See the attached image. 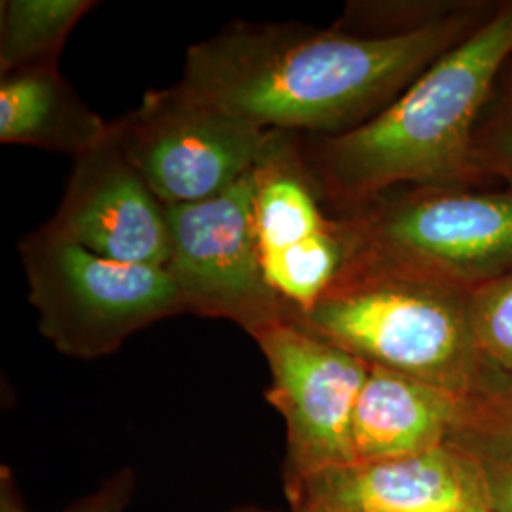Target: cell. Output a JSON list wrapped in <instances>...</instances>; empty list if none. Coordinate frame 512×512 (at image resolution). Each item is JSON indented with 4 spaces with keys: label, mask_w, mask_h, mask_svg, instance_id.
Returning a JSON list of instances; mask_svg holds the SVG:
<instances>
[{
    "label": "cell",
    "mask_w": 512,
    "mask_h": 512,
    "mask_svg": "<svg viewBox=\"0 0 512 512\" xmlns=\"http://www.w3.org/2000/svg\"><path fill=\"white\" fill-rule=\"evenodd\" d=\"M495 6L471 0L452 18L389 37L336 25L234 23L188 50L179 84L266 131L340 135L387 109Z\"/></svg>",
    "instance_id": "obj_1"
},
{
    "label": "cell",
    "mask_w": 512,
    "mask_h": 512,
    "mask_svg": "<svg viewBox=\"0 0 512 512\" xmlns=\"http://www.w3.org/2000/svg\"><path fill=\"white\" fill-rule=\"evenodd\" d=\"M512 57V0L420 74L363 126L300 148L332 215L404 186H492L475 158V133Z\"/></svg>",
    "instance_id": "obj_2"
},
{
    "label": "cell",
    "mask_w": 512,
    "mask_h": 512,
    "mask_svg": "<svg viewBox=\"0 0 512 512\" xmlns=\"http://www.w3.org/2000/svg\"><path fill=\"white\" fill-rule=\"evenodd\" d=\"M289 321L370 366L459 395H480L494 378L476 348L467 291L355 239L329 289Z\"/></svg>",
    "instance_id": "obj_3"
},
{
    "label": "cell",
    "mask_w": 512,
    "mask_h": 512,
    "mask_svg": "<svg viewBox=\"0 0 512 512\" xmlns=\"http://www.w3.org/2000/svg\"><path fill=\"white\" fill-rule=\"evenodd\" d=\"M19 255L38 330L74 359L107 357L135 332L186 313L167 268L95 255L44 228L21 239Z\"/></svg>",
    "instance_id": "obj_4"
},
{
    "label": "cell",
    "mask_w": 512,
    "mask_h": 512,
    "mask_svg": "<svg viewBox=\"0 0 512 512\" xmlns=\"http://www.w3.org/2000/svg\"><path fill=\"white\" fill-rule=\"evenodd\" d=\"M351 236L469 291L512 272V190L404 186L336 215Z\"/></svg>",
    "instance_id": "obj_5"
},
{
    "label": "cell",
    "mask_w": 512,
    "mask_h": 512,
    "mask_svg": "<svg viewBox=\"0 0 512 512\" xmlns=\"http://www.w3.org/2000/svg\"><path fill=\"white\" fill-rule=\"evenodd\" d=\"M129 162L164 207L205 202L251 175L279 131L211 105L175 84L145 95L112 124Z\"/></svg>",
    "instance_id": "obj_6"
},
{
    "label": "cell",
    "mask_w": 512,
    "mask_h": 512,
    "mask_svg": "<svg viewBox=\"0 0 512 512\" xmlns=\"http://www.w3.org/2000/svg\"><path fill=\"white\" fill-rule=\"evenodd\" d=\"M255 173V171H253ZM205 202L165 207L173 275L186 313L226 319L249 336L291 319L262 272L255 228V175Z\"/></svg>",
    "instance_id": "obj_7"
},
{
    "label": "cell",
    "mask_w": 512,
    "mask_h": 512,
    "mask_svg": "<svg viewBox=\"0 0 512 512\" xmlns=\"http://www.w3.org/2000/svg\"><path fill=\"white\" fill-rule=\"evenodd\" d=\"M272 372L264 397L287 425L285 486L353 463L351 429L370 365L294 321L258 332Z\"/></svg>",
    "instance_id": "obj_8"
},
{
    "label": "cell",
    "mask_w": 512,
    "mask_h": 512,
    "mask_svg": "<svg viewBox=\"0 0 512 512\" xmlns=\"http://www.w3.org/2000/svg\"><path fill=\"white\" fill-rule=\"evenodd\" d=\"M253 228L268 285L302 317L340 274L353 251L348 222L329 215L298 133H277L256 165Z\"/></svg>",
    "instance_id": "obj_9"
},
{
    "label": "cell",
    "mask_w": 512,
    "mask_h": 512,
    "mask_svg": "<svg viewBox=\"0 0 512 512\" xmlns=\"http://www.w3.org/2000/svg\"><path fill=\"white\" fill-rule=\"evenodd\" d=\"M42 228L120 262L167 268L171 260L165 207L112 131L105 143L74 160L65 196Z\"/></svg>",
    "instance_id": "obj_10"
},
{
    "label": "cell",
    "mask_w": 512,
    "mask_h": 512,
    "mask_svg": "<svg viewBox=\"0 0 512 512\" xmlns=\"http://www.w3.org/2000/svg\"><path fill=\"white\" fill-rule=\"evenodd\" d=\"M285 492L291 512H490L480 463L459 442L330 469Z\"/></svg>",
    "instance_id": "obj_11"
},
{
    "label": "cell",
    "mask_w": 512,
    "mask_h": 512,
    "mask_svg": "<svg viewBox=\"0 0 512 512\" xmlns=\"http://www.w3.org/2000/svg\"><path fill=\"white\" fill-rule=\"evenodd\" d=\"M475 399L370 366L353 429V463L404 458L454 442L473 418Z\"/></svg>",
    "instance_id": "obj_12"
},
{
    "label": "cell",
    "mask_w": 512,
    "mask_h": 512,
    "mask_svg": "<svg viewBox=\"0 0 512 512\" xmlns=\"http://www.w3.org/2000/svg\"><path fill=\"white\" fill-rule=\"evenodd\" d=\"M112 124L93 112L57 71L37 65L0 78V143L71 154L74 160L109 139Z\"/></svg>",
    "instance_id": "obj_13"
},
{
    "label": "cell",
    "mask_w": 512,
    "mask_h": 512,
    "mask_svg": "<svg viewBox=\"0 0 512 512\" xmlns=\"http://www.w3.org/2000/svg\"><path fill=\"white\" fill-rule=\"evenodd\" d=\"M0 74L37 65H57L69 35L92 0H2Z\"/></svg>",
    "instance_id": "obj_14"
},
{
    "label": "cell",
    "mask_w": 512,
    "mask_h": 512,
    "mask_svg": "<svg viewBox=\"0 0 512 512\" xmlns=\"http://www.w3.org/2000/svg\"><path fill=\"white\" fill-rule=\"evenodd\" d=\"M467 310L482 359L495 372L512 376V272L469 289Z\"/></svg>",
    "instance_id": "obj_15"
},
{
    "label": "cell",
    "mask_w": 512,
    "mask_h": 512,
    "mask_svg": "<svg viewBox=\"0 0 512 512\" xmlns=\"http://www.w3.org/2000/svg\"><path fill=\"white\" fill-rule=\"evenodd\" d=\"M471 0H427V2H357L349 4L336 27L372 37H389L420 31L452 18Z\"/></svg>",
    "instance_id": "obj_16"
},
{
    "label": "cell",
    "mask_w": 512,
    "mask_h": 512,
    "mask_svg": "<svg viewBox=\"0 0 512 512\" xmlns=\"http://www.w3.org/2000/svg\"><path fill=\"white\" fill-rule=\"evenodd\" d=\"M475 158L490 183L512 190V69L507 65L480 116Z\"/></svg>",
    "instance_id": "obj_17"
},
{
    "label": "cell",
    "mask_w": 512,
    "mask_h": 512,
    "mask_svg": "<svg viewBox=\"0 0 512 512\" xmlns=\"http://www.w3.org/2000/svg\"><path fill=\"white\" fill-rule=\"evenodd\" d=\"M454 442L469 448L478 459L490 512H512V448L473 433H461Z\"/></svg>",
    "instance_id": "obj_18"
},
{
    "label": "cell",
    "mask_w": 512,
    "mask_h": 512,
    "mask_svg": "<svg viewBox=\"0 0 512 512\" xmlns=\"http://www.w3.org/2000/svg\"><path fill=\"white\" fill-rule=\"evenodd\" d=\"M463 433L512 448V376L495 372L486 389L475 395L473 418Z\"/></svg>",
    "instance_id": "obj_19"
},
{
    "label": "cell",
    "mask_w": 512,
    "mask_h": 512,
    "mask_svg": "<svg viewBox=\"0 0 512 512\" xmlns=\"http://www.w3.org/2000/svg\"><path fill=\"white\" fill-rule=\"evenodd\" d=\"M135 473L124 467L61 512H126L135 494Z\"/></svg>",
    "instance_id": "obj_20"
},
{
    "label": "cell",
    "mask_w": 512,
    "mask_h": 512,
    "mask_svg": "<svg viewBox=\"0 0 512 512\" xmlns=\"http://www.w3.org/2000/svg\"><path fill=\"white\" fill-rule=\"evenodd\" d=\"M0 512H29L10 467L0 469Z\"/></svg>",
    "instance_id": "obj_21"
},
{
    "label": "cell",
    "mask_w": 512,
    "mask_h": 512,
    "mask_svg": "<svg viewBox=\"0 0 512 512\" xmlns=\"http://www.w3.org/2000/svg\"><path fill=\"white\" fill-rule=\"evenodd\" d=\"M230 512H275V511H264V509H258V507H239ZM291 512V511H289Z\"/></svg>",
    "instance_id": "obj_22"
},
{
    "label": "cell",
    "mask_w": 512,
    "mask_h": 512,
    "mask_svg": "<svg viewBox=\"0 0 512 512\" xmlns=\"http://www.w3.org/2000/svg\"><path fill=\"white\" fill-rule=\"evenodd\" d=\"M507 67H511V69H512V57H511V59H509V63H507Z\"/></svg>",
    "instance_id": "obj_23"
}]
</instances>
